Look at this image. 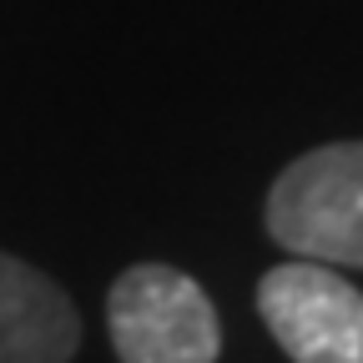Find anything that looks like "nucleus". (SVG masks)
Here are the masks:
<instances>
[{
    "instance_id": "f03ea898",
    "label": "nucleus",
    "mask_w": 363,
    "mask_h": 363,
    "mask_svg": "<svg viewBox=\"0 0 363 363\" xmlns=\"http://www.w3.org/2000/svg\"><path fill=\"white\" fill-rule=\"evenodd\" d=\"M106 323L121 363H212L222 348L207 293L162 262L126 267L111 283Z\"/></svg>"
},
{
    "instance_id": "f257e3e1",
    "label": "nucleus",
    "mask_w": 363,
    "mask_h": 363,
    "mask_svg": "<svg viewBox=\"0 0 363 363\" xmlns=\"http://www.w3.org/2000/svg\"><path fill=\"white\" fill-rule=\"evenodd\" d=\"M267 233L303 262L363 267V142L303 152L267 192Z\"/></svg>"
},
{
    "instance_id": "7ed1b4c3",
    "label": "nucleus",
    "mask_w": 363,
    "mask_h": 363,
    "mask_svg": "<svg viewBox=\"0 0 363 363\" xmlns=\"http://www.w3.org/2000/svg\"><path fill=\"white\" fill-rule=\"evenodd\" d=\"M257 313L293 363H363V293L323 262H278L257 283Z\"/></svg>"
},
{
    "instance_id": "20e7f679",
    "label": "nucleus",
    "mask_w": 363,
    "mask_h": 363,
    "mask_svg": "<svg viewBox=\"0 0 363 363\" xmlns=\"http://www.w3.org/2000/svg\"><path fill=\"white\" fill-rule=\"evenodd\" d=\"M81 343L71 298L30 262L0 252V363H66Z\"/></svg>"
}]
</instances>
